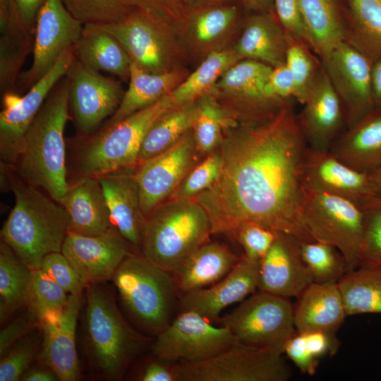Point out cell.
<instances>
[{"label": "cell", "instance_id": "43", "mask_svg": "<svg viewBox=\"0 0 381 381\" xmlns=\"http://www.w3.org/2000/svg\"><path fill=\"white\" fill-rule=\"evenodd\" d=\"M70 13L83 25L117 23L139 6L138 0H62Z\"/></svg>", "mask_w": 381, "mask_h": 381}, {"label": "cell", "instance_id": "59", "mask_svg": "<svg viewBox=\"0 0 381 381\" xmlns=\"http://www.w3.org/2000/svg\"><path fill=\"white\" fill-rule=\"evenodd\" d=\"M23 381H56L59 380L56 373L49 367L29 368L22 376Z\"/></svg>", "mask_w": 381, "mask_h": 381}, {"label": "cell", "instance_id": "56", "mask_svg": "<svg viewBox=\"0 0 381 381\" xmlns=\"http://www.w3.org/2000/svg\"><path fill=\"white\" fill-rule=\"evenodd\" d=\"M145 8L171 26L179 23L188 11L187 0H138Z\"/></svg>", "mask_w": 381, "mask_h": 381}, {"label": "cell", "instance_id": "30", "mask_svg": "<svg viewBox=\"0 0 381 381\" xmlns=\"http://www.w3.org/2000/svg\"><path fill=\"white\" fill-rule=\"evenodd\" d=\"M310 49L322 61L346 41L344 17L335 0H298Z\"/></svg>", "mask_w": 381, "mask_h": 381}, {"label": "cell", "instance_id": "63", "mask_svg": "<svg viewBox=\"0 0 381 381\" xmlns=\"http://www.w3.org/2000/svg\"><path fill=\"white\" fill-rule=\"evenodd\" d=\"M235 1L236 0H187V4L189 11L191 9L197 8L223 4L234 3Z\"/></svg>", "mask_w": 381, "mask_h": 381}, {"label": "cell", "instance_id": "9", "mask_svg": "<svg viewBox=\"0 0 381 381\" xmlns=\"http://www.w3.org/2000/svg\"><path fill=\"white\" fill-rule=\"evenodd\" d=\"M218 321L238 342L282 354L296 333L289 298L260 291Z\"/></svg>", "mask_w": 381, "mask_h": 381}, {"label": "cell", "instance_id": "58", "mask_svg": "<svg viewBox=\"0 0 381 381\" xmlns=\"http://www.w3.org/2000/svg\"><path fill=\"white\" fill-rule=\"evenodd\" d=\"M306 344L314 358H319L329 353L333 355L338 349V341L330 335L320 331L303 332Z\"/></svg>", "mask_w": 381, "mask_h": 381}, {"label": "cell", "instance_id": "39", "mask_svg": "<svg viewBox=\"0 0 381 381\" xmlns=\"http://www.w3.org/2000/svg\"><path fill=\"white\" fill-rule=\"evenodd\" d=\"M233 110L219 104L210 94L197 99V110L192 126L198 152L209 155L217 150L224 133L240 121Z\"/></svg>", "mask_w": 381, "mask_h": 381}, {"label": "cell", "instance_id": "5", "mask_svg": "<svg viewBox=\"0 0 381 381\" xmlns=\"http://www.w3.org/2000/svg\"><path fill=\"white\" fill-rule=\"evenodd\" d=\"M212 234L208 214L198 202L171 198L146 217L140 249L150 262L175 274Z\"/></svg>", "mask_w": 381, "mask_h": 381}, {"label": "cell", "instance_id": "57", "mask_svg": "<svg viewBox=\"0 0 381 381\" xmlns=\"http://www.w3.org/2000/svg\"><path fill=\"white\" fill-rule=\"evenodd\" d=\"M140 381H179L178 363H170L156 357L147 362L137 377Z\"/></svg>", "mask_w": 381, "mask_h": 381}, {"label": "cell", "instance_id": "31", "mask_svg": "<svg viewBox=\"0 0 381 381\" xmlns=\"http://www.w3.org/2000/svg\"><path fill=\"white\" fill-rule=\"evenodd\" d=\"M238 259L224 244L205 243L174 274L178 291L183 294L215 284L232 270Z\"/></svg>", "mask_w": 381, "mask_h": 381}, {"label": "cell", "instance_id": "24", "mask_svg": "<svg viewBox=\"0 0 381 381\" xmlns=\"http://www.w3.org/2000/svg\"><path fill=\"white\" fill-rule=\"evenodd\" d=\"M260 260L241 255L232 270L221 280L181 295V310L195 312L210 321H218L224 309L243 301L258 289Z\"/></svg>", "mask_w": 381, "mask_h": 381}, {"label": "cell", "instance_id": "53", "mask_svg": "<svg viewBox=\"0 0 381 381\" xmlns=\"http://www.w3.org/2000/svg\"><path fill=\"white\" fill-rule=\"evenodd\" d=\"M20 316L3 328L0 332V357L19 339L36 327H39V320L35 313L30 308Z\"/></svg>", "mask_w": 381, "mask_h": 381}, {"label": "cell", "instance_id": "11", "mask_svg": "<svg viewBox=\"0 0 381 381\" xmlns=\"http://www.w3.org/2000/svg\"><path fill=\"white\" fill-rule=\"evenodd\" d=\"M76 61L74 47L66 50L54 66L32 85L24 95L15 92L3 94L0 113V155L3 164L18 163L23 139L29 126L50 92L72 68Z\"/></svg>", "mask_w": 381, "mask_h": 381}, {"label": "cell", "instance_id": "17", "mask_svg": "<svg viewBox=\"0 0 381 381\" xmlns=\"http://www.w3.org/2000/svg\"><path fill=\"white\" fill-rule=\"evenodd\" d=\"M67 76L69 109L82 136L90 135L118 109L124 92L121 84L78 61Z\"/></svg>", "mask_w": 381, "mask_h": 381}, {"label": "cell", "instance_id": "40", "mask_svg": "<svg viewBox=\"0 0 381 381\" xmlns=\"http://www.w3.org/2000/svg\"><path fill=\"white\" fill-rule=\"evenodd\" d=\"M240 60L234 49H219L207 54L195 71L170 93L174 106L195 101L210 94L222 75Z\"/></svg>", "mask_w": 381, "mask_h": 381}, {"label": "cell", "instance_id": "37", "mask_svg": "<svg viewBox=\"0 0 381 381\" xmlns=\"http://www.w3.org/2000/svg\"><path fill=\"white\" fill-rule=\"evenodd\" d=\"M197 99L174 106L164 112L147 131L140 147L138 167L173 146L192 129Z\"/></svg>", "mask_w": 381, "mask_h": 381}, {"label": "cell", "instance_id": "35", "mask_svg": "<svg viewBox=\"0 0 381 381\" xmlns=\"http://www.w3.org/2000/svg\"><path fill=\"white\" fill-rule=\"evenodd\" d=\"M346 1V42L373 64L381 59V0Z\"/></svg>", "mask_w": 381, "mask_h": 381}, {"label": "cell", "instance_id": "16", "mask_svg": "<svg viewBox=\"0 0 381 381\" xmlns=\"http://www.w3.org/2000/svg\"><path fill=\"white\" fill-rule=\"evenodd\" d=\"M321 62L341 101L346 128L375 107L371 83L373 64L346 41Z\"/></svg>", "mask_w": 381, "mask_h": 381}, {"label": "cell", "instance_id": "6", "mask_svg": "<svg viewBox=\"0 0 381 381\" xmlns=\"http://www.w3.org/2000/svg\"><path fill=\"white\" fill-rule=\"evenodd\" d=\"M111 280L123 308L145 333L156 337L173 320L179 301L172 273L134 253L123 260Z\"/></svg>", "mask_w": 381, "mask_h": 381}, {"label": "cell", "instance_id": "54", "mask_svg": "<svg viewBox=\"0 0 381 381\" xmlns=\"http://www.w3.org/2000/svg\"><path fill=\"white\" fill-rule=\"evenodd\" d=\"M267 91L276 100L284 104L294 99L295 82L286 63L272 68L267 82Z\"/></svg>", "mask_w": 381, "mask_h": 381}, {"label": "cell", "instance_id": "1", "mask_svg": "<svg viewBox=\"0 0 381 381\" xmlns=\"http://www.w3.org/2000/svg\"><path fill=\"white\" fill-rule=\"evenodd\" d=\"M307 145L292 102L272 116L239 121L218 150L217 180L194 199L206 211L212 234L231 238L254 222L303 241H315L301 218L300 165Z\"/></svg>", "mask_w": 381, "mask_h": 381}, {"label": "cell", "instance_id": "19", "mask_svg": "<svg viewBox=\"0 0 381 381\" xmlns=\"http://www.w3.org/2000/svg\"><path fill=\"white\" fill-rule=\"evenodd\" d=\"M135 248L112 226L95 236L68 231L61 253L86 286L111 278L123 260Z\"/></svg>", "mask_w": 381, "mask_h": 381}, {"label": "cell", "instance_id": "26", "mask_svg": "<svg viewBox=\"0 0 381 381\" xmlns=\"http://www.w3.org/2000/svg\"><path fill=\"white\" fill-rule=\"evenodd\" d=\"M346 317L338 282L312 283L299 296L294 308V323L299 333L320 331L336 338Z\"/></svg>", "mask_w": 381, "mask_h": 381}, {"label": "cell", "instance_id": "60", "mask_svg": "<svg viewBox=\"0 0 381 381\" xmlns=\"http://www.w3.org/2000/svg\"><path fill=\"white\" fill-rule=\"evenodd\" d=\"M371 83L375 107H381V59L372 65Z\"/></svg>", "mask_w": 381, "mask_h": 381}, {"label": "cell", "instance_id": "12", "mask_svg": "<svg viewBox=\"0 0 381 381\" xmlns=\"http://www.w3.org/2000/svg\"><path fill=\"white\" fill-rule=\"evenodd\" d=\"M238 341L230 330L216 327L191 310H181L156 336L154 356L170 363H197L214 357Z\"/></svg>", "mask_w": 381, "mask_h": 381}, {"label": "cell", "instance_id": "2", "mask_svg": "<svg viewBox=\"0 0 381 381\" xmlns=\"http://www.w3.org/2000/svg\"><path fill=\"white\" fill-rule=\"evenodd\" d=\"M69 80H60L26 131L19 174L61 204L68 189L64 131L69 119Z\"/></svg>", "mask_w": 381, "mask_h": 381}, {"label": "cell", "instance_id": "8", "mask_svg": "<svg viewBox=\"0 0 381 381\" xmlns=\"http://www.w3.org/2000/svg\"><path fill=\"white\" fill-rule=\"evenodd\" d=\"M301 218L313 240L329 244L341 253L348 272L359 267L365 222L358 204L302 185Z\"/></svg>", "mask_w": 381, "mask_h": 381}, {"label": "cell", "instance_id": "27", "mask_svg": "<svg viewBox=\"0 0 381 381\" xmlns=\"http://www.w3.org/2000/svg\"><path fill=\"white\" fill-rule=\"evenodd\" d=\"M61 205L68 217V231L95 236L114 226L98 178L81 176L69 185Z\"/></svg>", "mask_w": 381, "mask_h": 381}, {"label": "cell", "instance_id": "4", "mask_svg": "<svg viewBox=\"0 0 381 381\" xmlns=\"http://www.w3.org/2000/svg\"><path fill=\"white\" fill-rule=\"evenodd\" d=\"M102 284L85 286V347L96 372L108 380L118 381L146 348L150 338L130 325Z\"/></svg>", "mask_w": 381, "mask_h": 381}, {"label": "cell", "instance_id": "33", "mask_svg": "<svg viewBox=\"0 0 381 381\" xmlns=\"http://www.w3.org/2000/svg\"><path fill=\"white\" fill-rule=\"evenodd\" d=\"M186 77L178 70L162 73L147 72L132 62L129 85L118 109L105 125L117 123L170 94Z\"/></svg>", "mask_w": 381, "mask_h": 381}, {"label": "cell", "instance_id": "13", "mask_svg": "<svg viewBox=\"0 0 381 381\" xmlns=\"http://www.w3.org/2000/svg\"><path fill=\"white\" fill-rule=\"evenodd\" d=\"M97 25L116 37L143 70L152 73L174 70L171 26L152 11L137 6L117 23Z\"/></svg>", "mask_w": 381, "mask_h": 381}, {"label": "cell", "instance_id": "23", "mask_svg": "<svg viewBox=\"0 0 381 381\" xmlns=\"http://www.w3.org/2000/svg\"><path fill=\"white\" fill-rule=\"evenodd\" d=\"M298 238L278 232L260 262L258 289L284 298L299 296L312 283L313 277L303 262Z\"/></svg>", "mask_w": 381, "mask_h": 381}, {"label": "cell", "instance_id": "61", "mask_svg": "<svg viewBox=\"0 0 381 381\" xmlns=\"http://www.w3.org/2000/svg\"><path fill=\"white\" fill-rule=\"evenodd\" d=\"M241 3L251 8L260 12L273 13L274 0H239Z\"/></svg>", "mask_w": 381, "mask_h": 381}, {"label": "cell", "instance_id": "7", "mask_svg": "<svg viewBox=\"0 0 381 381\" xmlns=\"http://www.w3.org/2000/svg\"><path fill=\"white\" fill-rule=\"evenodd\" d=\"M174 107L170 94L86 138L79 154L81 176L99 178L138 167L143 140L153 123Z\"/></svg>", "mask_w": 381, "mask_h": 381}, {"label": "cell", "instance_id": "18", "mask_svg": "<svg viewBox=\"0 0 381 381\" xmlns=\"http://www.w3.org/2000/svg\"><path fill=\"white\" fill-rule=\"evenodd\" d=\"M272 67L262 62L242 59L219 78L214 90L231 98L241 121H255L272 116L289 103L272 97L267 82Z\"/></svg>", "mask_w": 381, "mask_h": 381}, {"label": "cell", "instance_id": "45", "mask_svg": "<svg viewBox=\"0 0 381 381\" xmlns=\"http://www.w3.org/2000/svg\"><path fill=\"white\" fill-rule=\"evenodd\" d=\"M42 270H32V284L28 308L37 315L38 320L44 315L62 310L69 295Z\"/></svg>", "mask_w": 381, "mask_h": 381}, {"label": "cell", "instance_id": "28", "mask_svg": "<svg viewBox=\"0 0 381 381\" xmlns=\"http://www.w3.org/2000/svg\"><path fill=\"white\" fill-rule=\"evenodd\" d=\"M329 151L351 167L370 173L381 165V107L346 128Z\"/></svg>", "mask_w": 381, "mask_h": 381}, {"label": "cell", "instance_id": "21", "mask_svg": "<svg viewBox=\"0 0 381 381\" xmlns=\"http://www.w3.org/2000/svg\"><path fill=\"white\" fill-rule=\"evenodd\" d=\"M300 178L305 187L349 199L360 206L374 195L368 174L351 167L329 150L306 146L301 162Z\"/></svg>", "mask_w": 381, "mask_h": 381}, {"label": "cell", "instance_id": "22", "mask_svg": "<svg viewBox=\"0 0 381 381\" xmlns=\"http://www.w3.org/2000/svg\"><path fill=\"white\" fill-rule=\"evenodd\" d=\"M297 115L308 147L329 150L346 127L341 101L322 64Z\"/></svg>", "mask_w": 381, "mask_h": 381}, {"label": "cell", "instance_id": "25", "mask_svg": "<svg viewBox=\"0 0 381 381\" xmlns=\"http://www.w3.org/2000/svg\"><path fill=\"white\" fill-rule=\"evenodd\" d=\"M113 226L135 248H140L145 222L135 173L116 172L98 178Z\"/></svg>", "mask_w": 381, "mask_h": 381}, {"label": "cell", "instance_id": "49", "mask_svg": "<svg viewBox=\"0 0 381 381\" xmlns=\"http://www.w3.org/2000/svg\"><path fill=\"white\" fill-rule=\"evenodd\" d=\"M278 232L254 222L241 225L232 238L243 250V255L253 260H261L272 245Z\"/></svg>", "mask_w": 381, "mask_h": 381}, {"label": "cell", "instance_id": "20", "mask_svg": "<svg viewBox=\"0 0 381 381\" xmlns=\"http://www.w3.org/2000/svg\"><path fill=\"white\" fill-rule=\"evenodd\" d=\"M81 306L82 297L69 294L62 310L48 313L39 319L42 334L39 360L52 368L61 381H75L80 375L75 331Z\"/></svg>", "mask_w": 381, "mask_h": 381}, {"label": "cell", "instance_id": "32", "mask_svg": "<svg viewBox=\"0 0 381 381\" xmlns=\"http://www.w3.org/2000/svg\"><path fill=\"white\" fill-rule=\"evenodd\" d=\"M74 50L76 60L83 65L123 80L129 78L130 56L116 37L98 25H83Z\"/></svg>", "mask_w": 381, "mask_h": 381}, {"label": "cell", "instance_id": "15", "mask_svg": "<svg viewBox=\"0 0 381 381\" xmlns=\"http://www.w3.org/2000/svg\"><path fill=\"white\" fill-rule=\"evenodd\" d=\"M198 153L191 129L173 146L138 167L135 176L141 210L145 218L155 208L171 198L196 164Z\"/></svg>", "mask_w": 381, "mask_h": 381}, {"label": "cell", "instance_id": "48", "mask_svg": "<svg viewBox=\"0 0 381 381\" xmlns=\"http://www.w3.org/2000/svg\"><path fill=\"white\" fill-rule=\"evenodd\" d=\"M39 351L38 337L27 334L1 357L0 381L20 380Z\"/></svg>", "mask_w": 381, "mask_h": 381}, {"label": "cell", "instance_id": "36", "mask_svg": "<svg viewBox=\"0 0 381 381\" xmlns=\"http://www.w3.org/2000/svg\"><path fill=\"white\" fill-rule=\"evenodd\" d=\"M32 270L3 241L0 243V321L30 303Z\"/></svg>", "mask_w": 381, "mask_h": 381}, {"label": "cell", "instance_id": "50", "mask_svg": "<svg viewBox=\"0 0 381 381\" xmlns=\"http://www.w3.org/2000/svg\"><path fill=\"white\" fill-rule=\"evenodd\" d=\"M40 269L68 294L82 297L85 286L79 274L61 252L47 255L43 259Z\"/></svg>", "mask_w": 381, "mask_h": 381}, {"label": "cell", "instance_id": "44", "mask_svg": "<svg viewBox=\"0 0 381 381\" xmlns=\"http://www.w3.org/2000/svg\"><path fill=\"white\" fill-rule=\"evenodd\" d=\"M285 63L291 71L295 82L294 99L302 104L308 90L322 66V62L312 54L303 42L287 35Z\"/></svg>", "mask_w": 381, "mask_h": 381}, {"label": "cell", "instance_id": "42", "mask_svg": "<svg viewBox=\"0 0 381 381\" xmlns=\"http://www.w3.org/2000/svg\"><path fill=\"white\" fill-rule=\"evenodd\" d=\"M34 36L3 33L0 37V89L1 94L14 92L21 67L31 49Z\"/></svg>", "mask_w": 381, "mask_h": 381}, {"label": "cell", "instance_id": "52", "mask_svg": "<svg viewBox=\"0 0 381 381\" xmlns=\"http://www.w3.org/2000/svg\"><path fill=\"white\" fill-rule=\"evenodd\" d=\"M46 0H0L9 11L11 22L35 35L38 13Z\"/></svg>", "mask_w": 381, "mask_h": 381}, {"label": "cell", "instance_id": "46", "mask_svg": "<svg viewBox=\"0 0 381 381\" xmlns=\"http://www.w3.org/2000/svg\"><path fill=\"white\" fill-rule=\"evenodd\" d=\"M222 164V159L219 150L207 155L191 169L171 198H194L217 180Z\"/></svg>", "mask_w": 381, "mask_h": 381}, {"label": "cell", "instance_id": "38", "mask_svg": "<svg viewBox=\"0 0 381 381\" xmlns=\"http://www.w3.org/2000/svg\"><path fill=\"white\" fill-rule=\"evenodd\" d=\"M338 285L347 316L381 314V267L361 266L346 272Z\"/></svg>", "mask_w": 381, "mask_h": 381}, {"label": "cell", "instance_id": "10", "mask_svg": "<svg viewBox=\"0 0 381 381\" xmlns=\"http://www.w3.org/2000/svg\"><path fill=\"white\" fill-rule=\"evenodd\" d=\"M179 381H286L291 370L282 353L236 342L197 363H178Z\"/></svg>", "mask_w": 381, "mask_h": 381}, {"label": "cell", "instance_id": "51", "mask_svg": "<svg viewBox=\"0 0 381 381\" xmlns=\"http://www.w3.org/2000/svg\"><path fill=\"white\" fill-rule=\"evenodd\" d=\"M274 11L286 34L303 42L310 48L301 20L298 0H274Z\"/></svg>", "mask_w": 381, "mask_h": 381}, {"label": "cell", "instance_id": "14", "mask_svg": "<svg viewBox=\"0 0 381 381\" xmlns=\"http://www.w3.org/2000/svg\"><path fill=\"white\" fill-rule=\"evenodd\" d=\"M83 25L62 0H46L36 20L32 65L20 73L16 87L28 89L47 73L66 50L75 46Z\"/></svg>", "mask_w": 381, "mask_h": 381}, {"label": "cell", "instance_id": "62", "mask_svg": "<svg viewBox=\"0 0 381 381\" xmlns=\"http://www.w3.org/2000/svg\"><path fill=\"white\" fill-rule=\"evenodd\" d=\"M371 190L374 195L381 196V165L368 173Z\"/></svg>", "mask_w": 381, "mask_h": 381}, {"label": "cell", "instance_id": "41", "mask_svg": "<svg viewBox=\"0 0 381 381\" xmlns=\"http://www.w3.org/2000/svg\"><path fill=\"white\" fill-rule=\"evenodd\" d=\"M299 248L302 260L315 283L338 282L348 272L344 258L329 244L300 240Z\"/></svg>", "mask_w": 381, "mask_h": 381}, {"label": "cell", "instance_id": "29", "mask_svg": "<svg viewBox=\"0 0 381 381\" xmlns=\"http://www.w3.org/2000/svg\"><path fill=\"white\" fill-rule=\"evenodd\" d=\"M271 13L250 16L233 48L242 59L262 62L274 68L285 63L287 35Z\"/></svg>", "mask_w": 381, "mask_h": 381}, {"label": "cell", "instance_id": "3", "mask_svg": "<svg viewBox=\"0 0 381 381\" xmlns=\"http://www.w3.org/2000/svg\"><path fill=\"white\" fill-rule=\"evenodd\" d=\"M15 204L1 230V241L31 270L49 254L61 252L68 232L65 208L23 179L11 174Z\"/></svg>", "mask_w": 381, "mask_h": 381}, {"label": "cell", "instance_id": "47", "mask_svg": "<svg viewBox=\"0 0 381 381\" xmlns=\"http://www.w3.org/2000/svg\"><path fill=\"white\" fill-rule=\"evenodd\" d=\"M361 207L365 216V236L359 267H381V196H370Z\"/></svg>", "mask_w": 381, "mask_h": 381}, {"label": "cell", "instance_id": "34", "mask_svg": "<svg viewBox=\"0 0 381 381\" xmlns=\"http://www.w3.org/2000/svg\"><path fill=\"white\" fill-rule=\"evenodd\" d=\"M240 16L238 5L229 3L191 9L178 24L183 25L195 47L210 54L234 29Z\"/></svg>", "mask_w": 381, "mask_h": 381}, {"label": "cell", "instance_id": "55", "mask_svg": "<svg viewBox=\"0 0 381 381\" xmlns=\"http://www.w3.org/2000/svg\"><path fill=\"white\" fill-rule=\"evenodd\" d=\"M284 353L303 373L310 375L315 373L318 360L308 349L303 333L296 332L288 341Z\"/></svg>", "mask_w": 381, "mask_h": 381}]
</instances>
